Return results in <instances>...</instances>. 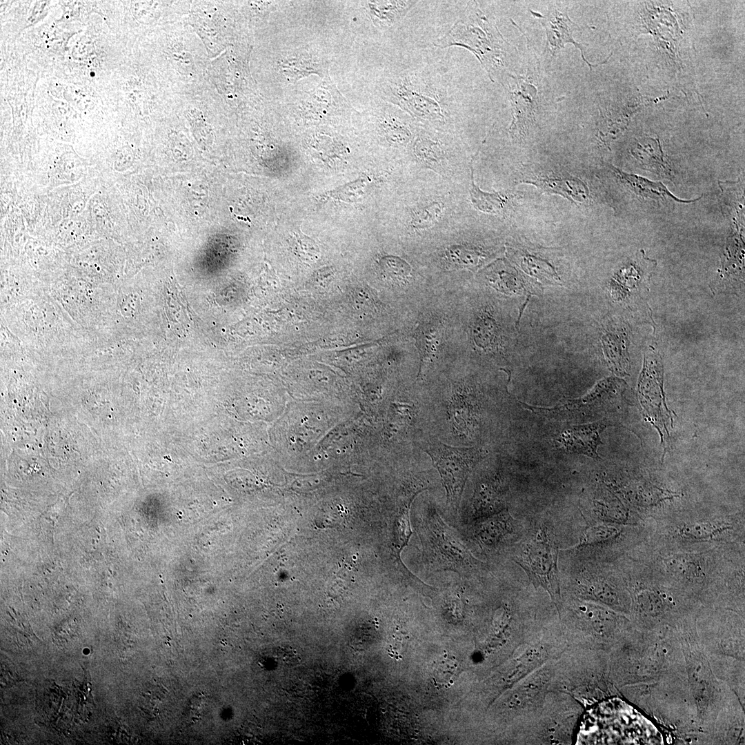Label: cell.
I'll return each instance as SVG.
<instances>
[{
  "label": "cell",
  "mask_w": 745,
  "mask_h": 745,
  "mask_svg": "<svg viewBox=\"0 0 745 745\" xmlns=\"http://www.w3.org/2000/svg\"><path fill=\"white\" fill-rule=\"evenodd\" d=\"M559 617L568 646L576 648L610 646L617 637L619 621L615 613L595 604L570 596L562 606Z\"/></svg>",
  "instance_id": "obj_2"
},
{
  "label": "cell",
  "mask_w": 745,
  "mask_h": 745,
  "mask_svg": "<svg viewBox=\"0 0 745 745\" xmlns=\"http://www.w3.org/2000/svg\"><path fill=\"white\" fill-rule=\"evenodd\" d=\"M725 529L726 527L724 525L704 522L688 525L684 527L681 532L690 538L704 539L714 536Z\"/></svg>",
  "instance_id": "obj_26"
},
{
  "label": "cell",
  "mask_w": 745,
  "mask_h": 745,
  "mask_svg": "<svg viewBox=\"0 0 745 745\" xmlns=\"http://www.w3.org/2000/svg\"><path fill=\"white\" fill-rule=\"evenodd\" d=\"M639 604L646 613L655 614L660 613L662 609V601L660 599L650 592L643 593L639 597Z\"/></svg>",
  "instance_id": "obj_29"
},
{
  "label": "cell",
  "mask_w": 745,
  "mask_h": 745,
  "mask_svg": "<svg viewBox=\"0 0 745 745\" xmlns=\"http://www.w3.org/2000/svg\"><path fill=\"white\" fill-rule=\"evenodd\" d=\"M379 266L382 275L391 282L404 284L410 279L411 272L410 266L399 257H384L380 260Z\"/></svg>",
  "instance_id": "obj_20"
},
{
  "label": "cell",
  "mask_w": 745,
  "mask_h": 745,
  "mask_svg": "<svg viewBox=\"0 0 745 745\" xmlns=\"http://www.w3.org/2000/svg\"><path fill=\"white\" fill-rule=\"evenodd\" d=\"M570 588L571 597L601 603L615 609L620 610L624 607L619 590L604 579L580 574L574 578Z\"/></svg>",
  "instance_id": "obj_11"
},
{
  "label": "cell",
  "mask_w": 745,
  "mask_h": 745,
  "mask_svg": "<svg viewBox=\"0 0 745 745\" xmlns=\"http://www.w3.org/2000/svg\"><path fill=\"white\" fill-rule=\"evenodd\" d=\"M417 3L415 1H369L368 8L375 25L391 26L400 21Z\"/></svg>",
  "instance_id": "obj_15"
},
{
  "label": "cell",
  "mask_w": 745,
  "mask_h": 745,
  "mask_svg": "<svg viewBox=\"0 0 745 745\" xmlns=\"http://www.w3.org/2000/svg\"><path fill=\"white\" fill-rule=\"evenodd\" d=\"M622 395L621 382L615 378H608L599 382L585 396L559 403L553 407L543 408L521 403L525 409L549 419L581 421L599 417L614 410L620 403Z\"/></svg>",
  "instance_id": "obj_5"
},
{
  "label": "cell",
  "mask_w": 745,
  "mask_h": 745,
  "mask_svg": "<svg viewBox=\"0 0 745 745\" xmlns=\"http://www.w3.org/2000/svg\"><path fill=\"white\" fill-rule=\"evenodd\" d=\"M516 88H508V91L513 110V120L510 132L513 136L520 135L519 137H523L535 119L533 111L536 90L534 88L526 97L530 85L522 77L516 79Z\"/></svg>",
  "instance_id": "obj_13"
},
{
  "label": "cell",
  "mask_w": 745,
  "mask_h": 745,
  "mask_svg": "<svg viewBox=\"0 0 745 745\" xmlns=\"http://www.w3.org/2000/svg\"><path fill=\"white\" fill-rule=\"evenodd\" d=\"M558 546L546 528H540L519 548L514 561L524 570L535 588H542L558 613L562 606L557 566Z\"/></svg>",
  "instance_id": "obj_3"
},
{
  "label": "cell",
  "mask_w": 745,
  "mask_h": 745,
  "mask_svg": "<svg viewBox=\"0 0 745 745\" xmlns=\"http://www.w3.org/2000/svg\"><path fill=\"white\" fill-rule=\"evenodd\" d=\"M415 335L421 361L419 372L423 366L432 361L436 357L439 343V326L435 323L421 324L418 327Z\"/></svg>",
  "instance_id": "obj_17"
},
{
  "label": "cell",
  "mask_w": 745,
  "mask_h": 745,
  "mask_svg": "<svg viewBox=\"0 0 745 745\" xmlns=\"http://www.w3.org/2000/svg\"><path fill=\"white\" fill-rule=\"evenodd\" d=\"M386 139L397 146L406 145L412 138L409 126L396 117H384L381 123Z\"/></svg>",
  "instance_id": "obj_21"
},
{
  "label": "cell",
  "mask_w": 745,
  "mask_h": 745,
  "mask_svg": "<svg viewBox=\"0 0 745 745\" xmlns=\"http://www.w3.org/2000/svg\"><path fill=\"white\" fill-rule=\"evenodd\" d=\"M435 46L441 48L459 46L468 50L479 59L493 81V77L504 67L508 44L497 28L473 3Z\"/></svg>",
  "instance_id": "obj_1"
},
{
  "label": "cell",
  "mask_w": 745,
  "mask_h": 745,
  "mask_svg": "<svg viewBox=\"0 0 745 745\" xmlns=\"http://www.w3.org/2000/svg\"><path fill=\"white\" fill-rule=\"evenodd\" d=\"M497 326L494 319L488 316L479 318L473 328V338L475 344L484 348H491L497 342Z\"/></svg>",
  "instance_id": "obj_23"
},
{
  "label": "cell",
  "mask_w": 745,
  "mask_h": 745,
  "mask_svg": "<svg viewBox=\"0 0 745 745\" xmlns=\"http://www.w3.org/2000/svg\"><path fill=\"white\" fill-rule=\"evenodd\" d=\"M450 257L451 259L453 258V259L459 258L455 259L456 261H458L457 264L467 267L476 266L486 257L485 255H483L479 252L466 250L464 248L462 249L459 248H452L450 251Z\"/></svg>",
  "instance_id": "obj_28"
},
{
  "label": "cell",
  "mask_w": 745,
  "mask_h": 745,
  "mask_svg": "<svg viewBox=\"0 0 745 745\" xmlns=\"http://www.w3.org/2000/svg\"><path fill=\"white\" fill-rule=\"evenodd\" d=\"M486 519L479 524L477 535L486 546H495L514 533L513 520L506 509Z\"/></svg>",
  "instance_id": "obj_14"
},
{
  "label": "cell",
  "mask_w": 745,
  "mask_h": 745,
  "mask_svg": "<svg viewBox=\"0 0 745 745\" xmlns=\"http://www.w3.org/2000/svg\"><path fill=\"white\" fill-rule=\"evenodd\" d=\"M471 179L470 200L476 209L488 213H497L507 204L510 196L506 192L489 193L483 192L479 188L474 182L473 167H471Z\"/></svg>",
  "instance_id": "obj_18"
},
{
  "label": "cell",
  "mask_w": 745,
  "mask_h": 745,
  "mask_svg": "<svg viewBox=\"0 0 745 745\" xmlns=\"http://www.w3.org/2000/svg\"><path fill=\"white\" fill-rule=\"evenodd\" d=\"M415 155L426 164L435 165L440 161L443 153L439 144L431 139H418L415 144Z\"/></svg>",
  "instance_id": "obj_24"
},
{
  "label": "cell",
  "mask_w": 745,
  "mask_h": 745,
  "mask_svg": "<svg viewBox=\"0 0 745 745\" xmlns=\"http://www.w3.org/2000/svg\"><path fill=\"white\" fill-rule=\"evenodd\" d=\"M428 530L432 533V541L438 560L447 569L459 570L474 568L481 563L477 560L459 538L455 535L438 515L434 514L427 523Z\"/></svg>",
  "instance_id": "obj_8"
},
{
  "label": "cell",
  "mask_w": 745,
  "mask_h": 745,
  "mask_svg": "<svg viewBox=\"0 0 745 745\" xmlns=\"http://www.w3.org/2000/svg\"><path fill=\"white\" fill-rule=\"evenodd\" d=\"M608 424L604 420L586 424L573 426L565 430L559 442L568 451L582 454L595 459L600 457L597 447L602 444L600 433Z\"/></svg>",
  "instance_id": "obj_12"
},
{
  "label": "cell",
  "mask_w": 745,
  "mask_h": 745,
  "mask_svg": "<svg viewBox=\"0 0 745 745\" xmlns=\"http://www.w3.org/2000/svg\"><path fill=\"white\" fill-rule=\"evenodd\" d=\"M276 657L279 663L286 666L296 665L301 661V657L297 651L288 646L277 648Z\"/></svg>",
  "instance_id": "obj_30"
},
{
  "label": "cell",
  "mask_w": 745,
  "mask_h": 745,
  "mask_svg": "<svg viewBox=\"0 0 745 745\" xmlns=\"http://www.w3.org/2000/svg\"><path fill=\"white\" fill-rule=\"evenodd\" d=\"M661 372L659 361L645 358L638 396L644 415L659 431L665 451L670 437L668 426L670 424L673 427V417L666 404Z\"/></svg>",
  "instance_id": "obj_7"
},
{
  "label": "cell",
  "mask_w": 745,
  "mask_h": 745,
  "mask_svg": "<svg viewBox=\"0 0 745 745\" xmlns=\"http://www.w3.org/2000/svg\"><path fill=\"white\" fill-rule=\"evenodd\" d=\"M530 12L538 18L545 28L547 37L546 48L552 56L557 50L564 48L566 43H571L580 50L582 59L587 63L590 69L593 66H597L587 61L584 57L582 45L577 43L573 38V31L575 28H579L570 19L566 10L562 11L553 7L549 9L546 16H542L539 13L534 12L532 10H530Z\"/></svg>",
  "instance_id": "obj_10"
},
{
  "label": "cell",
  "mask_w": 745,
  "mask_h": 745,
  "mask_svg": "<svg viewBox=\"0 0 745 745\" xmlns=\"http://www.w3.org/2000/svg\"><path fill=\"white\" fill-rule=\"evenodd\" d=\"M291 245L302 259L313 261L319 257V250L315 242L301 232H294Z\"/></svg>",
  "instance_id": "obj_25"
},
{
  "label": "cell",
  "mask_w": 745,
  "mask_h": 745,
  "mask_svg": "<svg viewBox=\"0 0 745 745\" xmlns=\"http://www.w3.org/2000/svg\"><path fill=\"white\" fill-rule=\"evenodd\" d=\"M418 446L430 457L441 478L447 502L457 510L467 479L485 456L484 451L477 447L448 446L435 438L424 439L418 443Z\"/></svg>",
  "instance_id": "obj_4"
},
{
  "label": "cell",
  "mask_w": 745,
  "mask_h": 745,
  "mask_svg": "<svg viewBox=\"0 0 745 745\" xmlns=\"http://www.w3.org/2000/svg\"><path fill=\"white\" fill-rule=\"evenodd\" d=\"M665 563L670 572L677 577L694 579L702 574L699 562L689 555H675L666 559Z\"/></svg>",
  "instance_id": "obj_22"
},
{
  "label": "cell",
  "mask_w": 745,
  "mask_h": 745,
  "mask_svg": "<svg viewBox=\"0 0 745 745\" xmlns=\"http://www.w3.org/2000/svg\"><path fill=\"white\" fill-rule=\"evenodd\" d=\"M619 534L615 526L599 524L588 528L582 535L575 549L582 550L588 547L599 545L614 539Z\"/></svg>",
  "instance_id": "obj_19"
},
{
  "label": "cell",
  "mask_w": 745,
  "mask_h": 745,
  "mask_svg": "<svg viewBox=\"0 0 745 745\" xmlns=\"http://www.w3.org/2000/svg\"><path fill=\"white\" fill-rule=\"evenodd\" d=\"M440 203H433L419 210L412 219V226L416 228H424L433 224L442 212Z\"/></svg>",
  "instance_id": "obj_27"
},
{
  "label": "cell",
  "mask_w": 745,
  "mask_h": 745,
  "mask_svg": "<svg viewBox=\"0 0 745 745\" xmlns=\"http://www.w3.org/2000/svg\"><path fill=\"white\" fill-rule=\"evenodd\" d=\"M521 182L533 184L548 192L557 194L572 202L585 203L589 198L586 184L579 178L553 171H528Z\"/></svg>",
  "instance_id": "obj_9"
},
{
  "label": "cell",
  "mask_w": 745,
  "mask_h": 745,
  "mask_svg": "<svg viewBox=\"0 0 745 745\" xmlns=\"http://www.w3.org/2000/svg\"><path fill=\"white\" fill-rule=\"evenodd\" d=\"M388 99L413 116L430 121L446 119V106L439 94L424 86L417 76L399 79L388 86Z\"/></svg>",
  "instance_id": "obj_6"
},
{
  "label": "cell",
  "mask_w": 745,
  "mask_h": 745,
  "mask_svg": "<svg viewBox=\"0 0 745 745\" xmlns=\"http://www.w3.org/2000/svg\"><path fill=\"white\" fill-rule=\"evenodd\" d=\"M415 496V495H412L410 497L402 501V504L399 507L394 523V554L397 562L406 573L407 577H410L415 576H413L406 567L404 566L403 562L401 561L400 555L404 548L408 545L412 535L409 511Z\"/></svg>",
  "instance_id": "obj_16"
}]
</instances>
